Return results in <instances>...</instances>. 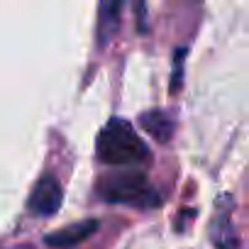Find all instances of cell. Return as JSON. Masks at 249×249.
I'll list each match as a JSON object with an SVG mask.
<instances>
[{
  "label": "cell",
  "mask_w": 249,
  "mask_h": 249,
  "mask_svg": "<svg viewBox=\"0 0 249 249\" xmlns=\"http://www.w3.org/2000/svg\"><path fill=\"white\" fill-rule=\"evenodd\" d=\"M95 152H98V159L103 164H112V166L140 164L149 154L147 144L142 142V137H137L132 124L120 120V117H112L100 130L98 142H95Z\"/></svg>",
  "instance_id": "1"
},
{
  "label": "cell",
  "mask_w": 249,
  "mask_h": 249,
  "mask_svg": "<svg viewBox=\"0 0 249 249\" xmlns=\"http://www.w3.org/2000/svg\"><path fill=\"white\" fill-rule=\"evenodd\" d=\"M98 196L107 203H124L135 208H157L161 200L140 171L107 174L98 181Z\"/></svg>",
  "instance_id": "2"
},
{
  "label": "cell",
  "mask_w": 249,
  "mask_h": 249,
  "mask_svg": "<svg viewBox=\"0 0 249 249\" xmlns=\"http://www.w3.org/2000/svg\"><path fill=\"white\" fill-rule=\"evenodd\" d=\"M61 183L54 178V176H42L37 181V186L32 188V196H30V210L39 217H49L54 215L59 208H61Z\"/></svg>",
  "instance_id": "3"
},
{
  "label": "cell",
  "mask_w": 249,
  "mask_h": 249,
  "mask_svg": "<svg viewBox=\"0 0 249 249\" xmlns=\"http://www.w3.org/2000/svg\"><path fill=\"white\" fill-rule=\"evenodd\" d=\"M98 230V222L95 220H81V222H73L64 230H56L52 234H47V244L54 247V249H71L76 244H81L83 239H88L93 232Z\"/></svg>",
  "instance_id": "4"
},
{
  "label": "cell",
  "mask_w": 249,
  "mask_h": 249,
  "mask_svg": "<svg viewBox=\"0 0 249 249\" xmlns=\"http://www.w3.org/2000/svg\"><path fill=\"white\" fill-rule=\"evenodd\" d=\"M122 3L124 0H100V5H98V42H100V47H105L112 39V35L117 32Z\"/></svg>",
  "instance_id": "5"
},
{
  "label": "cell",
  "mask_w": 249,
  "mask_h": 249,
  "mask_svg": "<svg viewBox=\"0 0 249 249\" xmlns=\"http://www.w3.org/2000/svg\"><path fill=\"white\" fill-rule=\"evenodd\" d=\"M142 127L157 140V142H169V137L174 135V120L166 115V112H161V110H152V112H144L142 115Z\"/></svg>",
  "instance_id": "6"
},
{
  "label": "cell",
  "mask_w": 249,
  "mask_h": 249,
  "mask_svg": "<svg viewBox=\"0 0 249 249\" xmlns=\"http://www.w3.org/2000/svg\"><path fill=\"white\" fill-rule=\"evenodd\" d=\"M183 56H186V49H176V56H174V64H176V71H174V83H171V90H178L181 88V66H183Z\"/></svg>",
  "instance_id": "7"
}]
</instances>
